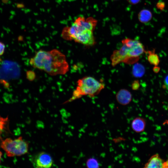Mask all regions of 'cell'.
<instances>
[{
    "label": "cell",
    "instance_id": "cell-1",
    "mask_svg": "<svg viewBox=\"0 0 168 168\" xmlns=\"http://www.w3.org/2000/svg\"><path fill=\"white\" fill-rule=\"evenodd\" d=\"M30 63L33 67L52 76L65 74L69 70L66 56L56 49L39 50L30 58Z\"/></svg>",
    "mask_w": 168,
    "mask_h": 168
},
{
    "label": "cell",
    "instance_id": "cell-2",
    "mask_svg": "<svg viewBox=\"0 0 168 168\" xmlns=\"http://www.w3.org/2000/svg\"><path fill=\"white\" fill-rule=\"evenodd\" d=\"M122 46L113 51L111 56V64L115 66L122 62L134 61L144 51L143 44L139 41L126 38L122 41Z\"/></svg>",
    "mask_w": 168,
    "mask_h": 168
},
{
    "label": "cell",
    "instance_id": "cell-3",
    "mask_svg": "<svg viewBox=\"0 0 168 168\" xmlns=\"http://www.w3.org/2000/svg\"><path fill=\"white\" fill-rule=\"evenodd\" d=\"M62 35L64 39L73 40L86 46H92L96 44L93 31L76 20L71 26L63 29Z\"/></svg>",
    "mask_w": 168,
    "mask_h": 168
},
{
    "label": "cell",
    "instance_id": "cell-4",
    "mask_svg": "<svg viewBox=\"0 0 168 168\" xmlns=\"http://www.w3.org/2000/svg\"><path fill=\"white\" fill-rule=\"evenodd\" d=\"M71 97L66 103L71 102L83 96L94 97L98 95L105 87V84L94 77L86 76L79 79Z\"/></svg>",
    "mask_w": 168,
    "mask_h": 168
},
{
    "label": "cell",
    "instance_id": "cell-5",
    "mask_svg": "<svg viewBox=\"0 0 168 168\" xmlns=\"http://www.w3.org/2000/svg\"><path fill=\"white\" fill-rule=\"evenodd\" d=\"M0 146L9 157L25 155L28 152L29 149V143L21 136L14 139L7 138L2 140Z\"/></svg>",
    "mask_w": 168,
    "mask_h": 168
},
{
    "label": "cell",
    "instance_id": "cell-6",
    "mask_svg": "<svg viewBox=\"0 0 168 168\" xmlns=\"http://www.w3.org/2000/svg\"><path fill=\"white\" fill-rule=\"evenodd\" d=\"M32 163L36 168L50 167L53 164L51 156L48 153L41 152L36 154L33 158Z\"/></svg>",
    "mask_w": 168,
    "mask_h": 168
},
{
    "label": "cell",
    "instance_id": "cell-7",
    "mask_svg": "<svg viewBox=\"0 0 168 168\" xmlns=\"http://www.w3.org/2000/svg\"><path fill=\"white\" fill-rule=\"evenodd\" d=\"M14 63L8 61L2 62L0 66V79L9 80L14 78L16 74V65Z\"/></svg>",
    "mask_w": 168,
    "mask_h": 168
},
{
    "label": "cell",
    "instance_id": "cell-8",
    "mask_svg": "<svg viewBox=\"0 0 168 168\" xmlns=\"http://www.w3.org/2000/svg\"><path fill=\"white\" fill-rule=\"evenodd\" d=\"M116 98L119 104L125 105L128 104L131 101L132 96L131 93L127 90L121 89L116 94Z\"/></svg>",
    "mask_w": 168,
    "mask_h": 168
},
{
    "label": "cell",
    "instance_id": "cell-9",
    "mask_svg": "<svg viewBox=\"0 0 168 168\" xmlns=\"http://www.w3.org/2000/svg\"><path fill=\"white\" fill-rule=\"evenodd\" d=\"M164 161H165L160 157L158 154H155L150 157L147 162L144 165V168H163Z\"/></svg>",
    "mask_w": 168,
    "mask_h": 168
},
{
    "label": "cell",
    "instance_id": "cell-10",
    "mask_svg": "<svg viewBox=\"0 0 168 168\" xmlns=\"http://www.w3.org/2000/svg\"><path fill=\"white\" fill-rule=\"evenodd\" d=\"M146 125V121L144 118L137 117L132 120L131 127L134 131L137 133H140L144 131Z\"/></svg>",
    "mask_w": 168,
    "mask_h": 168
},
{
    "label": "cell",
    "instance_id": "cell-11",
    "mask_svg": "<svg viewBox=\"0 0 168 168\" xmlns=\"http://www.w3.org/2000/svg\"><path fill=\"white\" fill-rule=\"evenodd\" d=\"M9 130V119L8 116L3 117L0 115V141L2 140L4 133Z\"/></svg>",
    "mask_w": 168,
    "mask_h": 168
},
{
    "label": "cell",
    "instance_id": "cell-12",
    "mask_svg": "<svg viewBox=\"0 0 168 168\" xmlns=\"http://www.w3.org/2000/svg\"><path fill=\"white\" fill-rule=\"evenodd\" d=\"M138 19L142 22H146L149 21L151 17V12L147 10L141 11L138 15Z\"/></svg>",
    "mask_w": 168,
    "mask_h": 168
},
{
    "label": "cell",
    "instance_id": "cell-13",
    "mask_svg": "<svg viewBox=\"0 0 168 168\" xmlns=\"http://www.w3.org/2000/svg\"><path fill=\"white\" fill-rule=\"evenodd\" d=\"M148 56V60L151 64L157 66L159 64L160 60L158 55L154 52L149 51Z\"/></svg>",
    "mask_w": 168,
    "mask_h": 168
},
{
    "label": "cell",
    "instance_id": "cell-14",
    "mask_svg": "<svg viewBox=\"0 0 168 168\" xmlns=\"http://www.w3.org/2000/svg\"><path fill=\"white\" fill-rule=\"evenodd\" d=\"M86 165L88 168H98L100 166L98 160L94 157L88 158L86 161Z\"/></svg>",
    "mask_w": 168,
    "mask_h": 168
},
{
    "label": "cell",
    "instance_id": "cell-15",
    "mask_svg": "<svg viewBox=\"0 0 168 168\" xmlns=\"http://www.w3.org/2000/svg\"><path fill=\"white\" fill-rule=\"evenodd\" d=\"M143 67L140 64H137L135 65L133 68V74L135 77H140L143 74Z\"/></svg>",
    "mask_w": 168,
    "mask_h": 168
},
{
    "label": "cell",
    "instance_id": "cell-16",
    "mask_svg": "<svg viewBox=\"0 0 168 168\" xmlns=\"http://www.w3.org/2000/svg\"><path fill=\"white\" fill-rule=\"evenodd\" d=\"M5 49L4 44L0 41V56L2 55L4 53Z\"/></svg>",
    "mask_w": 168,
    "mask_h": 168
},
{
    "label": "cell",
    "instance_id": "cell-17",
    "mask_svg": "<svg viewBox=\"0 0 168 168\" xmlns=\"http://www.w3.org/2000/svg\"><path fill=\"white\" fill-rule=\"evenodd\" d=\"M164 87L167 91H168V74L164 78Z\"/></svg>",
    "mask_w": 168,
    "mask_h": 168
},
{
    "label": "cell",
    "instance_id": "cell-18",
    "mask_svg": "<svg viewBox=\"0 0 168 168\" xmlns=\"http://www.w3.org/2000/svg\"><path fill=\"white\" fill-rule=\"evenodd\" d=\"M132 88L134 90L137 89L139 86L138 82L136 81L134 82L132 84Z\"/></svg>",
    "mask_w": 168,
    "mask_h": 168
},
{
    "label": "cell",
    "instance_id": "cell-19",
    "mask_svg": "<svg viewBox=\"0 0 168 168\" xmlns=\"http://www.w3.org/2000/svg\"><path fill=\"white\" fill-rule=\"evenodd\" d=\"M128 2L132 4H135L138 3L140 0H127Z\"/></svg>",
    "mask_w": 168,
    "mask_h": 168
},
{
    "label": "cell",
    "instance_id": "cell-20",
    "mask_svg": "<svg viewBox=\"0 0 168 168\" xmlns=\"http://www.w3.org/2000/svg\"><path fill=\"white\" fill-rule=\"evenodd\" d=\"M168 124V119L166 120L163 123V124L164 125Z\"/></svg>",
    "mask_w": 168,
    "mask_h": 168
},
{
    "label": "cell",
    "instance_id": "cell-21",
    "mask_svg": "<svg viewBox=\"0 0 168 168\" xmlns=\"http://www.w3.org/2000/svg\"><path fill=\"white\" fill-rule=\"evenodd\" d=\"M2 152L0 151V162L1 160V157L2 156Z\"/></svg>",
    "mask_w": 168,
    "mask_h": 168
},
{
    "label": "cell",
    "instance_id": "cell-22",
    "mask_svg": "<svg viewBox=\"0 0 168 168\" xmlns=\"http://www.w3.org/2000/svg\"><path fill=\"white\" fill-rule=\"evenodd\" d=\"M166 161H167V163L168 164V158L167 160Z\"/></svg>",
    "mask_w": 168,
    "mask_h": 168
},
{
    "label": "cell",
    "instance_id": "cell-23",
    "mask_svg": "<svg viewBox=\"0 0 168 168\" xmlns=\"http://www.w3.org/2000/svg\"></svg>",
    "mask_w": 168,
    "mask_h": 168
},
{
    "label": "cell",
    "instance_id": "cell-24",
    "mask_svg": "<svg viewBox=\"0 0 168 168\" xmlns=\"http://www.w3.org/2000/svg\"></svg>",
    "mask_w": 168,
    "mask_h": 168
}]
</instances>
